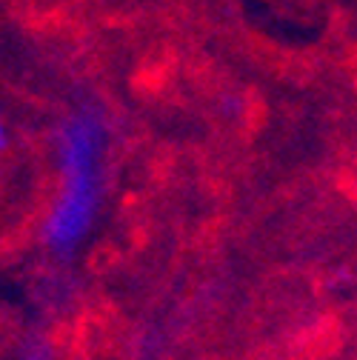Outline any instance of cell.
<instances>
[{"instance_id":"obj_1","label":"cell","mask_w":357,"mask_h":360,"mask_svg":"<svg viewBox=\"0 0 357 360\" xmlns=\"http://www.w3.org/2000/svg\"><path fill=\"white\" fill-rule=\"evenodd\" d=\"M106 146V120L98 109H77L69 115L58 131V155L63 172V192L55 212L46 220L49 249L58 255H72L77 243L92 229L100 203V163Z\"/></svg>"}]
</instances>
